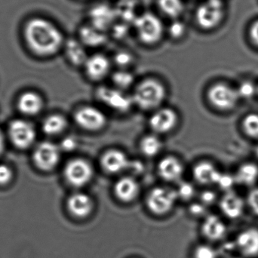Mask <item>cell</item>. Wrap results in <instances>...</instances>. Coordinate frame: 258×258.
Returning <instances> with one entry per match:
<instances>
[{
  "label": "cell",
  "instance_id": "obj_4",
  "mask_svg": "<svg viewBox=\"0 0 258 258\" xmlns=\"http://www.w3.org/2000/svg\"><path fill=\"white\" fill-rule=\"evenodd\" d=\"M224 16L222 0H205L196 9L194 21L201 30H212L221 24Z\"/></svg>",
  "mask_w": 258,
  "mask_h": 258
},
{
  "label": "cell",
  "instance_id": "obj_42",
  "mask_svg": "<svg viewBox=\"0 0 258 258\" xmlns=\"http://www.w3.org/2000/svg\"><path fill=\"white\" fill-rule=\"evenodd\" d=\"M216 200V194L212 190H206L200 195V202L205 206H208L213 204Z\"/></svg>",
  "mask_w": 258,
  "mask_h": 258
},
{
  "label": "cell",
  "instance_id": "obj_5",
  "mask_svg": "<svg viewBox=\"0 0 258 258\" xmlns=\"http://www.w3.org/2000/svg\"><path fill=\"white\" fill-rule=\"evenodd\" d=\"M95 176L93 165L87 159L75 158L67 162L63 168V177L70 186L83 188L89 184Z\"/></svg>",
  "mask_w": 258,
  "mask_h": 258
},
{
  "label": "cell",
  "instance_id": "obj_14",
  "mask_svg": "<svg viewBox=\"0 0 258 258\" xmlns=\"http://www.w3.org/2000/svg\"><path fill=\"white\" fill-rule=\"evenodd\" d=\"M131 159L125 152L118 149H110L101 156V168L107 174H118L128 169Z\"/></svg>",
  "mask_w": 258,
  "mask_h": 258
},
{
  "label": "cell",
  "instance_id": "obj_32",
  "mask_svg": "<svg viewBox=\"0 0 258 258\" xmlns=\"http://www.w3.org/2000/svg\"><path fill=\"white\" fill-rule=\"evenodd\" d=\"M112 61L119 69L128 70L135 62V56L128 50H119L115 53Z\"/></svg>",
  "mask_w": 258,
  "mask_h": 258
},
{
  "label": "cell",
  "instance_id": "obj_21",
  "mask_svg": "<svg viewBox=\"0 0 258 258\" xmlns=\"http://www.w3.org/2000/svg\"><path fill=\"white\" fill-rule=\"evenodd\" d=\"M77 38L86 48H98L104 45L107 41V33L98 30L89 23L80 26Z\"/></svg>",
  "mask_w": 258,
  "mask_h": 258
},
{
  "label": "cell",
  "instance_id": "obj_9",
  "mask_svg": "<svg viewBox=\"0 0 258 258\" xmlns=\"http://www.w3.org/2000/svg\"><path fill=\"white\" fill-rule=\"evenodd\" d=\"M60 153L61 150L59 145L51 141H42L34 149L33 162L41 171H50L58 165Z\"/></svg>",
  "mask_w": 258,
  "mask_h": 258
},
{
  "label": "cell",
  "instance_id": "obj_31",
  "mask_svg": "<svg viewBox=\"0 0 258 258\" xmlns=\"http://www.w3.org/2000/svg\"><path fill=\"white\" fill-rule=\"evenodd\" d=\"M187 33V26L180 19L172 20L166 27V33L174 41L183 39Z\"/></svg>",
  "mask_w": 258,
  "mask_h": 258
},
{
  "label": "cell",
  "instance_id": "obj_37",
  "mask_svg": "<svg viewBox=\"0 0 258 258\" xmlns=\"http://www.w3.org/2000/svg\"><path fill=\"white\" fill-rule=\"evenodd\" d=\"M79 141L76 137L73 135L65 137L61 142H60L59 147H60L61 151L64 152H72L74 150H77L78 147Z\"/></svg>",
  "mask_w": 258,
  "mask_h": 258
},
{
  "label": "cell",
  "instance_id": "obj_19",
  "mask_svg": "<svg viewBox=\"0 0 258 258\" xmlns=\"http://www.w3.org/2000/svg\"><path fill=\"white\" fill-rule=\"evenodd\" d=\"M236 246L244 257H257L258 229L248 228L239 233L236 239Z\"/></svg>",
  "mask_w": 258,
  "mask_h": 258
},
{
  "label": "cell",
  "instance_id": "obj_25",
  "mask_svg": "<svg viewBox=\"0 0 258 258\" xmlns=\"http://www.w3.org/2000/svg\"><path fill=\"white\" fill-rule=\"evenodd\" d=\"M18 107L20 112L27 116H35L40 113L43 107V100L39 94L26 92L18 98Z\"/></svg>",
  "mask_w": 258,
  "mask_h": 258
},
{
  "label": "cell",
  "instance_id": "obj_18",
  "mask_svg": "<svg viewBox=\"0 0 258 258\" xmlns=\"http://www.w3.org/2000/svg\"><path fill=\"white\" fill-rule=\"evenodd\" d=\"M113 192L119 201L123 203H132L139 195V183L133 176H124L116 180L113 186Z\"/></svg>",
  "mask_w": 258,
  "mask_h": 258
},
{
  "label": "cell",
  "instance_id": "obj_16",
  "mask_svg": "<svg viewBox=\"0 0 258 258\" xmlns=\"http://www.w3.org/2000/svg\"><path fill=\"white\" fill-rule=\"evenodd\" d=\"M67 209L74 218L84 219L92 215L95 209V202L89 194L76 192L68 197Z\"/></svg>",
  "mask_w": 258,
  "mask_h": 258
},
{
  "label": "cell",
  "instance_id": "obj_23",
  "mask_svg": "<svg viewBox=\"0 0 258 258\" xmlns=\"http://www.w3.org/2000/svg\"><path fill=\"white\" fill-rule=\"evenodd\" d=\"M202 233L209 240L216 242L224 239L227 233V227L219 217L209 215L202 224Z\"/></svg>",
  "mask_w": 258,
  "mask_h": 258
},
{
  "label": "cell",
  "instance_id": "obj_36",
  "mask_svg": "<svg viewBox=\"0 0 258 258\" xmlns=\"http://www.w3.org/2000/svg\"><path fill=\"white\" fill-rule=\"evenodd\" d=\"M235 183H236V180L233 176L221 173L216 184L223 190H225L226 192H230V191H231L233 186H234Z\"/></svg>",
  "mask_w": 258,
  "mask_h": 258
},
{
  "label": "cell",
  "instance_id": "obj_43",
  "mask_svg": "<svg viewBox=\"0 0 258 258\" xmlns=\"http://www.w3.org/2000/svg\"><path fill=\"white\" fill-rule=\"evenodd\" d=\"M144 165L141 161L132 160L131 159L130 165H129L128 169L130 172H132V175H138L142 174L144 171Z\"/></svg>",
  "mask_w": 258,
  "mask_h": 258
},
{
  "label": "cell",
  "instance_id": "obj_10",
  "mask_svg": "<svg viewBox=\"0 0 258 258\" xmlns=\"http://www.w3.org/2000/svg\"><path fill=\"white\" fill-rule=\"evenodd\" d=\"M209 103L221 110H232L237 104L239 95L237 90L224 83H216L209 88L207 92Z\"/></svg>",
  "mask_w": 258,
  "mask_h": 258
},
{
  "label": "cell",
  "instance_id": "obj_33",
  "mask_svg": "<svg viewBox=\"0 0 258 258\" xmlns=\"http://www.w3.org/2000/svg\"><path fill=\"white\" fill-rule=\"evenodd\" d=\"M244 130L249 137L258 138V114L251 113L244 119Z\"/></svg>",
  "mask_w": 258,
  "mask_h": 258
},
{
  "label": "cell",
  "instance_id": "obj_46",
  "mask_svg": "<svg viewBox=\"0 0 258 258\" xmlns=\"http://www.w3.org/2000/svg\"><path fill=\"white\" fill-rule=\"evenodd\" d=\"M255 151H256V156H257L258 157V146L257 147V148H256Z\"/></svg>",
  "mask_w": 258,
  "mask_h": 258
},
{
  "label": "cell",
  "instance_id": "obj_29",
  "mask_svg": "<svg viewBox=\"0 0 258 258\" xmlns=\"http://www.w3.org/2000/svg\"><path fill=\"white\" fill-rule=\"evenodd\" d=\"M258 179V167L255 164L246 163L240 167L235 176L236 183L244 186L254 184Z\"/></svg>",
  "mask_w": 258,
  "mask_h": 258
},
{
  "label": "cell",
  "instance_id": "obj_6",
  "mask_svg": "<svg viewBox=\"0 0 258 258\" xmlns=\"http://www.w3.org/2000/svg\"><path fill=\"white\" fill-rule=\"evenodd\" d=\"M178 200L175 189L156 186L147 194L146 205L153 215L162 216L169 213Z\"/></svg>",
  "mask_w": 258,
  "mask_h": 258
},
{
  "label": "cell",
  "instance_id": "obj_8",
  "mask_svg": "<svg viewBox=\"0 0 258 258\" xmlns=\"http://www.w3.org/2000/svg\"><path fill=\"white\" fill-rule=\"evenodd\" d=\"M74 119L80 128L87 132H99L107 124L105 113L98 107L91 105L79 107L74 113Z\"/></svg>",
  "mask_w": 258,
  "mask_h": 258
},
{
  "label": "cell",
  "instance_id": "obj_35",
  "mask_svg": "<svg viewBox=\"0 0 258 258\" xmlns=\"http://www.w3.org/2000/svg\"><path fill=\"white\" fill-rule=\"evenodd\" d=\"M194 258H218L216 251L207 245H200L196 248Z\"/></svg>",
  "mask_w": 258,
  "mask_h": 258
},
{
  "label": "cell",
  "instance_id": "obj_2",
  "mask_svg": "<svg viewBox=\"0 0 258 258\" xmlns=\"http://www.w3.org/2000/svg\"><path fill=\"white\" fill-rule=\"evenodd\" d=\"M167 96L165 85L157 79L147 78L138 83L132 94L134 105L144 110L160 108Z\"/></svg>",
  "mask_w": 258,
  "mask_h": 258
},
{
  "label": "cell",
  "instance_id": "obj_38",
  "mask_svg": "<svg viewBox=\"0 0 258 258\" xmlns=\"http://www.w3.org/2000/svg\"><path fill=\"white\" fill-rule=\"evenodd\" d=\"M239 97L244 98H250L254 96L256 92V88L254 85L251 82H243L239 86L237 90Z\"/></svg>",
  "mask_w": 258,
  "mask_h": 258
},
{
  "label": "cell",
  "instance_id": "obj_11",
  "mask_svg": "<svg viewBox=\"0 0 258 258\" xmlns=\"http://www.w3.org/2000/svg\"><path fill=\"white\" fill-rule=\"evenodd\" d=\"M9 136L15 147L25 150L33 145L36 134L30 122L24 119H15L9 124Z\"/></svg>",
  "mask_w": 258,
  "mask_h": 258
},
{
  "label": "cell",
  "instance_id": "obj_41",
  "mask_svg": "<svg viewBox=\"0 0 258 258\" xmlns=\"http://www.w3.org/2000/svg\"><path fill=\"white\" fill-rule=\"evenodd\" d=\"M206 207L207 206H205L201 202L192 203L189 206V211L191 215H194V216H203V215H206Z\"/></svg>",
  "mask_w": 258,
  "mask_h": 258
},
{
  "label": "cell",
  "instance_id": "obj_40",
  "mask_svg": "<svg viewBox=\"0 0 258 258\" xmlns=\"http://www.w3.org/2000/svg\"><path fill=\"white\" fill-rule=\"evenodd\" d=\"M248 204L253 213L258 216V188L253 189L248 194Z\"/></svg>",
  "mask_w": 258,
  "mask_h": 258
},
{
  "label": "cell",
  "instance_id": "obj_39",
  "mask_svg": "<svg viewBox=\"0 0 258 258\" xmlns=\"http://www.w3.org/2000/svg\"><path fill=\"white\" fill-rule=\"evenodd\" d=\"M13 178V171L8 165L1 164L0 165V185L5 186L9 184Z\"/></svg>",
  "mask_w": 258,
  "mask_h": 258
},
{
  "label": "cell",
  "instance_id": "obj_24",
  "mask_svg": "<svg viewBox=\"0 0 258 258\" xmlns=\"http://www.w3.org/2000/svg\"><path fill=\"white\" fill-rule=\"evenodd\" d=\"M221 174L216 167L208 161L199 162L192 168V175L200 184H216Z\"/></svg>",
  "mask_w": 258,
  "mask_h": 258
},
{
  "label": "cell",
  "instance_id": "obj_20",
  "mask_svg": "<svg viewBox=\"0 0 258 258\" xmlns=\"http://www.w3.org/2000/svg\"><path fill=\"white\" fill-rule=\"evenodd\" d=\"M63 49L70 63L77 68H83L89 55L88 54L86 47L80 42L78 38H69L66 39Z\"/></svg>",
  "mask_w": 258,
  "mask_h": 258
},
{
  "label": "cell",
  "instance_id": "obj_34",
  "mask_svg": "<svg viewBox=\"0 0 258 258\" xmlns=\"http://www.w3.org/2000/svg\"><path fill=\"white\" fill-rule=\"evenodd\" d=\"M175 190L177 192L178 199L186 200V201L192 200L196 194V189L194 185L189 182L186 181L180 182Z\"/></svg>",
  "mask_w": 258,
  "mask_h": 258
},
{
  "label": "cell",
  "instance_id": "obj_44",
  "mask_svg": "<svg viewBox=\"0 0 258 258\" xmlns=\"http://www.w3.org/2000/svg\"><path fill=\"white\" fill-rule=\"evenodd\" d=\"M250 36H251L253 42L258 46V21L254 22L251 26V30H250Z\"/></svg>",
  "mask_w": 258,
  "mask_h": 258
},
{
  "label": "cell",
  "instance_id": "obj_13",
  "mask_svg": "<svg viewBox=\"0 0 258 258\" xmlns=\"http://www.w3.org/2000/svg\"><path fill=\"white\" fill-rule=\"evenodd\" d=\"M116 18L115 8L107 3H98L90 8L89 11V24L105 33L108 29L113 27Z\"/></svg>",
  "mask_w": 258,
  "mask_h": 258
},
{
  "label": "cell",
  "instance_id": "obj_7",
  "mask_svg": "<svg viewBox=\"0 0 258 258\" xmlns=\"http://www.w3.org/2000/svg\"><path fill=\"white\" fill-rule=\"evenodd\" d=\"M96 97L100 102L116 113H127L134 105L132 95L115 87L101 86L97 90Z\"/></svg>",
  "mask_w": 258,
  "mask_h": 258
},
{
  "label": "cell",
  "instance_id": "obj_45",
  "mask_svg": "<svg viewBox=\"0 0 258 258\" xmlns=\"http://www.w3.org/2000/svg\"><path fill=\"white\" fill-rule=\"evenodd\" d=\"M5 147V139L4 136H3V134L2 133L1 131H0V155L3 153V150H4Z\"/></svg>",
  "mask_w": 258,
  "mask_h": 258
},
{
  "label": "cell",
  "instance_id": "obj_12",
  "mask_svg": "<svg viewBox=\"0 0 258 258\" xmlns=\"http://www.w3.org/2000/svg\"><path fill=\"white\" fill-rule=\"evenodd\" d=\"M177 112L169 107H160L153 111L149 119V126L156 135H165L172 132L178 124Z\"/></svg>",
  "mask_w": 258,
  "mask_h": 258
},
{
  "label": "cell",
  "instance_id": "obj_30",
  "mask_svg": "<svg viewBox=\"0 0 258 258\" xmlns=\"http://www.w3.org/2000/svg\"><path fill=\"white\" fill-rule=\"evenodd\" d=\"M111 79L114 87L124 92L130 89L135 82V76L128 70L119 69L115 71Z\"/></svg>",
  "mask_w": 258,
  "mask_h": 258
},
{
  "label": "cell",
  "instance_id": "obj_22",
  "mask_svg": "<svg viewBox=\"0 0 258 258\" xmlns=\"http://www.w3.org/2000/svg\"><path fill=\"white\" fill-rule=\"evenodd\" d=\"M220 209L227 218L238 219L242 216L245 209L243 200L233 191L227 192L220 202Z\"/></svg>",
  "mask_w": 258,
  "mask_h": 258
},
{
  "label": "cell",
  "instance_id": "obj_3",
  "mask_svg": "<svg viewBox=\"0 0 258 258\" xmlns=\"http://www.w3.org/2000/svg\"><path fill=\"white\" fill-rule=\"evenodd\" d=\"M132 24L137 39L145 46H156L160 43L166 33L162 19L153 12L140 14Z\"/></svg>",
  "mask_w": 258,
  "mask_h": 258
},
{
  "label": "cell",
  "instance_id": "obj_1",
  "mask_svg": "<svg viewBox=\"0 0 258 258\" xmlns=\"http://www.w3.org/2000/svg\"><path fill=\"white\" fill-rule=\"evenodd\" d=\"M24 37L29 48L38 55L48 57L63 48L65 41L58 27L44 18H33L26 24Z\"/></svg>",
  "mask_w": 258,
  "mask_h": 258
},
{
  "label": "cell",
  "instance_id": "obj_27",
  "mask_svg": "<svg viewBox=\"0 0 258 258\" xmlns=\"http://www.w3.org/2000/svg\"><path fill=\"white\" fill-rule=\"evenodd\" d=\"M139 148L146 157L153 158L157 156L163 148V143L156 134L146 135L140 141Z\"/></svg>",
  "mask_w": 258,
  "mask_h": 258
},
{
  "label": "cell",
  "instance_id": "obj_26",
  "mask_svg": "<svg viewBox=\"0 0 258 258\" xmlns=\"http://www.w3.org/2000/svg\"><path fill=\"white\" fill-rule=\"evenodd\" d=\"M156 6L159 12L171 21L180 19L185 10L183 0H156Z\"/></svg>",
  "mask_w": 258,
  "mask_h": 258
},
{
  "label": "cell",
  "instance_id": "obj_17",
  "mask_svg": "<svg viewBox=\"0 0 258 258\" xmlns=\"http://www.w3.org/2000/svg\"><path fill=\"white\" fill-rule=\"evenodd\" d=\"M157 171L162 180L167 182H179L184 173V166L181 161L175 156H168L159 161Z\"/></svg>",
  "mask_w": 258,
  "mask_h": 258
},
{
  "label": "cell",
  "instance_id": "obj_28",
  "mask_svg": "<svg viewBox=\"0 0 258 258\" xmlns=\"http://www.w3.org/2000/svg\"><path fill=\"white\" fill-rule=\"evenodd\" d=\"M68 122L64 116L52 114L48 116L42 123V131L49 136H56L63 133L68 128Z\"/></svg>",
  "mask_w": 258,
  "mask_h": 258
},
{
  "label": "cell",
  "instance_id": "obj_15",
  "mask_svg": "<svg viewBox=\"0 0 258 258\" xmlns=\"http://www.w3.org/2000/svg\"><path fill=\"white\" fill-rule=\"evenodd\" d=\"M111 60L107 56L101 53L89 55L85 63V74L92 81H101L110 74Z\"/></svg>",
  "mask_w": 258,
  "mask_h": 258
}]
</instances>
